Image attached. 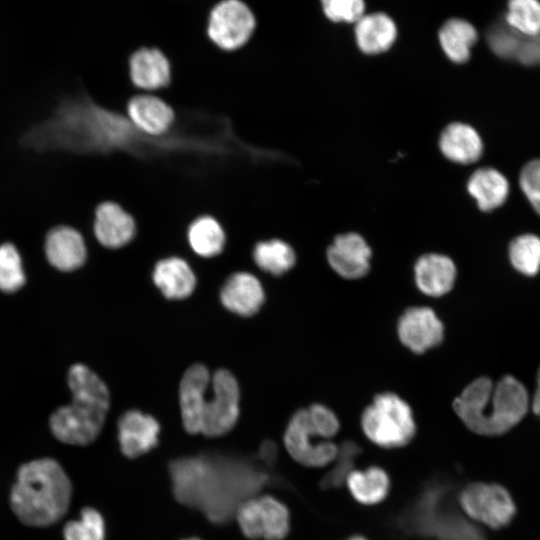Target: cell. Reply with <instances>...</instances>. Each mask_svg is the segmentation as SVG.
Listing matches in <instances>:
<instances>
[{
    "label": "cell",
    "instance_id": "18",
    "mask_svg": "<svg viewBox=\"0 0 540 540\" xmlns=\"http://www.w3.org/2000/svg\"><path fill=\"white\" fill-rule=\"evenodd\" d=\"M415 282L419 290L432 297L447 294L456 280V267L446 255H422L414 266Z\"/></svg>",
    "mask_w": 540,
    "mask_h": 540
},
{
    "label": "cell",
    "instance_id": "4",
    "mask_svg": "<svg viewBox=\"0 0 540 540\" xmlns=\"http://www.w3.org/2000/svg\"><path fill=\"white\" fill-rule=\"evenodd\" d=\"M67 381L72 402L51 414L49 428L64 444L86 446L102 431L110 406L109 390L95 372L80 363L71 366Z\"/></svg>",
    "mask_w": 540,
    "mask_h": 540
},
{
    "label": "cell",
    "instance_id": "8",
    "mask_svg": "<svg viewBox=\"0 0 540 540\" xmlns=\"http://www.w3.org/2000/svg\"><path fill=\"white\" fill-rule=\"evenodd\" d=\"M235 516L250 539L281 540L289 531V511L270 495L250 497L237 505Z\"/></svg>",
    "mask_w": 540,
    "mask_h": 540
},
{
    "label": "cell",
    "instance_id": "31",
    "mask_svg": "<svg viewBox=\"0 0 540 540\" xmlns=\"http://www.w3.org/2000/svg\"><path fill=\"white\" fill-rule=\"evenodd\" d=\"M360 453L359 446L353 441H345L338 447L335 464L323 477L321 486L323 488L340 487L352 471L355 457Z\"/></svg>",
    "mask_w": 540,
    "mask_h": 540
},
{
    "label": "cell",
    "instance_id": "27",
    "mask_svg": "<svg viewBox=\"0 0 540 540\" xmlns=\"http://www.w3.org/2000/svg\"><path fill=\"white\" fill-rule=\"evenodd\" d=\"M509 259L518 272L536 275L540 270V238L523 234L513 239L509 246Z\"/></svg>",
    "mask_w": 540,
    "mask_h": 540
},
{
    "label": "cell",
    "instance_id": "34",
    "mask_svg": "<svg viewBox=\"0 0 540 540\" xmlns=\"http://www.w3.org/2000/svg\"><path fill=\"white\" fill-rule=\"evenodd\" d=\"M519 183L528 201L540 215V159L532 160L523 167Z\"/></svg>",
    "mask_w": 540,
    "mask_h": 540
},
{
    "label": "cell",
    "instance_id": "7",
    "mask_svg": "<svg viewBox=\"0 0 540 540\" xmlns=\"http://www.w3.org/2000/svg\"><path fill=\"white\" fill-rule=\"evenodd\" d=\"M256 28L252 10L240 0H223L209 12L207 35L219 49L235 51L244 46Z\"/></svg>",
    "mask_w": 540,
    "mask_h": 540
},
{
    "label": "cell",
    "instance_id": "32",
    "mask_svg": "<svg viewBox=\"0 0 540 540\" xmlns=\"http://www.w3.org/2000/svg\"><path fill=\"white\" fill-rule=\"evenodd\" d=\"M522 37L507 24H496L487 32L490 48L496 55L505 59L517 57Z\"/></svg>",
    "mask_w": 540,
    "mask_h": 540
},
{
    "label": "cell",
    "instance_id": "38",
    "mask_svg": "<svg viewBox=\"0 0 540 540\" xmlns=\"http://www.w3.org/2000/svg\"><path fill=\"white\" fill-rule=\"evenodd\" d=\"M184 540H200L198 538H189V539H184Z\"/></svg>",
    "mask_w": 540,
    "mask_h": 540
},
{
    "label": "cell",
    "instance_id": "36",
    "mask_svg": "<svg viewBox=\"0 0 540 540\" xmlns=\"http://www.w3.org/2000/svg\"><path fill=\"white\" fill-rule=\"evenodd\" d=\"M532 409L535 414L540 416V366L537 372V388L532 400Z\"/></svg>",
    "mask_w": 540,
    "mask_h": 540
},
{
    "label": "cell",
    "instance_id": "24",
    "mask_svg": "<svg viewBox=\"0 0 540 540\" xmlns=\"http://www.w3.org/2000/svg\"><path fill=\"white\" fill-rule=\"evenodd\" d=\"M439 40L444 52L453 62L463 63L470 57V49L477 40V32L469 22L454 18L441 27Z\"/></svg>",
    "mask_w": 540,
    "mask_h": 540
},
{
    "label": "cell",
    "instance_id": "10",
    "mask_svg": "<svg viewBox=\"0 0 540 540\" xmlns=\"http://www.w3.org/2000/svg\"><path fill=\"white\" fill-rule=\"evenodd\" d=\"M397 332L404 346L424 353L442 342L444 326L431 308L411 307L400 317Z\"/></svg>",
    "mask_w": 540,
    "mask_h": 540
},
{
    "label": "cell",
    "instance_id": "37",
    "mask_svg": "<svg viewBox=\"0 0 540 540\" xmlns=\"http://www.w3.org/2000/svg\"><path fill=\"white\" fill-rule=\"evenodd\" d=\"M349 540H367V539L364 538L363 536H354V537L350 538Z\"/></svg>",
    "mask_w": 540,
    "mask_h": 540
},
{
    "label": "cell",
    "instance_id": "14",
    "mask_svg": "<svg viewBox=\"0 0 540 540\" xmlns=\"http://www.w3.org/2000/svg\"><path fill=\"white\" fill-rule=\"evenodd\" d=\"M93 232L104 247L120 248L133 239L136 223L118 203L105 200L94 209Z\"/></svg>",
    "mask_w": 540,
    "mask_h": 540
},
{
    "label": "cell",
    "instance_id": "22",
    "mask_svg": "<svg viewBox=\"0 0 540 540\" xmlns=\"http://www.w3.org/2000/svg\"><path fill=\"white\" fill-rule=\"evenodd\" d=\"M470 195L476 200L479 209L488 212L500 207L506 200L509 185L506 178L493 168L475 171L467 185Z\"/></svg>",
    "mask_w": 540,
    "mask_h": 540
},
{
    "label": "cell",
    "instance_id": "9",
    "mask_svg": "<svg viewBox=\"0 0 540 540\" xmlns=\"http://www.w3.org/2000/svg\"><path fill=\"white\" fill-rule=\"evenodd\" d=\"M459 502L471 519L494 529L507 525L515 514L511 496L497 484H470L460 493Z\"/></svg>",
    "mask_w": 540,
    "mask_h": 540
},
{
    "label": "cell",
    "instance_id": "6",
    "mask_svg": "<svg viewBox=\"0 0 540 540\" xmlns=\"http://www.w3.org/2000/svg\"><path fill=\"white\" fill-rule=\"evenodd\" d=\"M361 425L372 442L385 448L406 445L416 431L410 406L390 392L374 398L362 414Z\"/></svg>",
    "mask_w": 540,
    "mask_h": 540
},
{
    "label": "cell",
    "instance_id": "28",
    "mask_svg": "<svg viewBox=\"0 0 540 540\" xmlns=\"http://www.w3.org/2000/svg\"><path fill=\"white\" fill-rule=\"evenodd\" d=\"M506 24L525 37L540 32V2L536 0H512L505 15Z\"/></svg>",
    "mask_w": 540,
    "mask_h": 540
},
{
    "label": "cell",
    "instance_id": "1",
    "mask_svg": "<svg viewBox=\"0 0 540 540\" xmlns=\"http://www.w3.org/2000/svg\"><path fill=\"white\" fill-rule=\"evenodd\" d=\"M240 391L237 380L226 369L210 376L202 364L190 366L179 386L182 422L190 434L219 437L235 426L239 417Z\"/></svg>",
    "mask_w": 540,
    "mask_h": 540
},
{
    "label": "cell",
    "instance_id": "26",
    "mask_svg": "<svg viewBox=\"0 0 540 540\" xmlns=\"http://www.w3.org/2000/svg\"><path fill=\"white\" fill-rule=\"evenodd\" d=\"M253 258L262 270L273 275L287 272L296 261L293 248L279 239L257 243L253 251Z\"/></svg>",
    "mask_w": 540,
    "mask_h": 540
},
{
    "label": "cell",
    "instance_id": "33",
    "mask_svg": "<svg viewBox=\"0 0 540 540\" xmlns=\"http://www.w3.org/2000/svg\"><path fill=\"white\" fill-rule=\"evenodd\" d=\"M322 5L325 15L335 22H357L365 8L361 0H325Z\"/></svg>",
    "mask_w": 540,
    "mask_h": 540
},
{
    "label": "cell",
    "instance_id": "16",
    "mask_svg": "<svg viewBox=\"0 0 540 540\" xmlns=\"http://www.w3.org/2000/svg\"><path fill=\"white\" fill-rule=\"evenodd\" d=\"M129 77L136 88L152 91L168 86L171 81V65L158 48L141 47L129 58Z\"/></svg>",
    "mask_w": 540,
    "mask_h": 540
},
{
    "label": "cell",
    "instance_id": "30",
    "mask_svg": "<svg viewBox=\"0 0 540 540\" xmlns=\"http://www.w3.org/2000/svg\"><path fill=\"white\" fill-rule=\"evenodd\" d=\"M25 284L22 260L16 247L11 243L0 245V290L12 293Z\"/></svg>",
    "mask_w": 540,
    "mask_h": 540
},
{
    "label": "cell",
    "instance_id": "13",
    "mask_svg": "<svg viewBox=\"0 0 540 540\" xmlns=\"http://www.w3.org/2000/svg\"><path fill=\"white\" fill-rule=\"evenodd\" d=\"M44 248L49 263L60 271L80 268L87 257L82 234L68 224H58L49 229Z\"/></svg>",
    "mask_w": 540,
    "mask_h": 540
},
{
    "label": "cell",
    "instance_id": "15",
    "mask_svg": "<svg viewBox=\"0 0 540 540\" xmlns=\"http://www.w3.org/2000/svg\"><path fill=\"white\" fill-rule=\"evenodd\" d=\"M127 118L141 134L158 137L165 134L175 121L171 106L160 97L140 94L126 104Z\"/></svg>",
    "mask_w": 540,
    "mask_h": 540
},
{
    "label": "cell",
    "instance_id": "25",
    "mask_svg": "<svg viewBox=\"0 0 540 540\" xmlns=\"http://www.w3.org/2000/svg\"><path fill=\"white\" fill-rule=\"evenodd\" d=\"M188 241L191 248L200 256L218 255L225 245V233L220 223L212 216L195 219L188 228Z\"/></svg>",
    "mask_w": 540,
    "mask_h": 540
},
{
    "label": "cell",
    "instance_id": "35",
    "mask_svg": "<svg viewBox=\"0 0 540 540\" xmlns=\"http://www.w3.org/2000/svg\"><path fill=\"white\" fill-rule=\"evenodd\" d=\"M516 59L525 65L540 64V32L531 37H522Z\"/></svg>",
    "mask_w": 540,
    "mask_h": 540
},
{
    "label": "cell",
    "instance_id": "3",
    "mask_svg": "<svg viewBox=\"0 0 540 540\" xmlns=\"http://www.w3.org/2000/svg\"><path fill=\"white\" fill-rule=\"evenodd\" d=\"M528 404L525 387L507 375L496 385L486 377L475 379L454 400L453 408L471 431L495 436L515 426L526 414Z\"/></svg>",
    "mask_w": 540,
    "mask_h": 540
},
{
    "label": "cell",
    "instance_id": "5",
    "mask_svg": "<svg viewBox=\"0 0 540 540\" xmlns=\"http://www.w3.org/2000/svg\"><path fill=\"white\" fill-rule=\"evenodd\" d=\"M339 429L336 415L321 404L298 410L284 433L288 453L299 463L321 467L334 461L338 446L329 439Z\"/></svg>",
    "mask_w": 540,
    "mask_h": 540
},
{
    "label": "cell",
    "instance_id": "21",
    "mask_svg": "<svg viewBox=\"0 0 540 540\" xmlns=\"http://www.w3.org/2000/svg\"><path fill=\"white\" fill-rule=\"evenodd\" d=\"M396 27L383 13L363 15L355 27L359 48L367 54L381 53L391 47L396 38Z\"/></svg>",
    "mask_w": 540,
    "mask_h": 540
},
{
    "label": "cell",
    "instance_id": "29",
    "mask_svg": "<svg viewBox=\"0 0 540 540\" xmlns=\"http://www.w3.org/2000/svg\"><path fill=\"white\" fill-rule=\"evenodd\" d=\"M64 540H105V522L101 513L84 507L80 518L68 521L63 528Z\"/></svg>",
    "mask_w": 540,
    "mask_h": 540
},
{
    "label": "cell",
    "instance_id": "19",
    "mask_svg": "<svg viewBox=\"0 0 540 540\" xmlns=\"http://www.w3.org/2000/svg\"><path fill=\"white\" fill-rule=\"evenodd\" d=\"M153 280L168 299H184L192 294L196 277L188 263L178 257H170L157 262Z\"/></svg>",
    "mask_w": 540,
    "mask_h": 540
},
{
    "label": "cell",
    "instance_id": "2",
    "mask_svg": "<svg viewBox=\"0 0 540 540\" xmlns=\"http://www.w3.org/2000/svg\"><path fill=\"white\" fill-rule=\"evenodd\" d=\"M72 492V483L62 466L55 459L44 457L19 466L9 502L23 524L47 527L65 516Z\"/></svg>",
    "mask_w": 540,
    "mask_h": 540
},
{
    "label": "cell",
    "instance_id": "12",
    "mask_svg": "<svg viewBox=\"0 0 540 540\" xmlns=\"http://www.w3.org/2000/svg\"><path fill=\"white\" fill-rule=\"evenodd\" d=\"M372 252L364 238L354 232L338 235L327 249L331 268L341 277L358 279L370 268Z\"/></svg>",
    "mask_w": 540,
    "mask_h": 540
},
{
    "label": "cell",
    "instance_id": "20",
    "mask_svg": "<svg viewBox=\"0 0 540 540\" xmlns=\"http://www.w3.org/2000/svg\"><path fill=\"white\" fill-rule=\"evenodd\" d=\"M442 153L450 160L469 164L482 153V141L477 131L463 123H453L445 128L440 138Z\"/></svg>",
    "mask_w": 540,
    "mask_h": 540
},
{
    "label": "cell",
    "instance_id": "11",
    "mask_svg": "<svg viewBox=\"0 0 540 540\" xmlns=\"http://www.w3.org/2000/svg\"><path fill=\"white\" fill-rule=\"evenodd\" d=\"M117 429L120 450L128 458H136L149 452L159 441V422L139 410L123 413L118 420Z\"/></svg>",
    "mask_w": 540,
    "mask_h": 540
},
{
    "label": "cell",
    "instance_id": "23",
    "mask_svg": "<svg viewBox=\"0 0 540 540\" xmlns=\"http://www.w3.org/2000/svg\"><path fill=\"white\" fill-rule=\"evenodd\" d=\"M353 497L363 504H376L387 495L390 481L387 473L379 467L352 470L346 478Z\"/></svg>",
    "mask_w": 540,
    "mask_h": 540
},
{
    "label": "cell",
    "instance_id": "17",
    "mask_svg": "<svg viewBox=\"0 0 540 540\" xmlns=\"http://www.w3.org/2000/svg\"><path fill=\"white\" fill-rule=\"evenodd\" d=\"M220 299L229 311L241 316H251L262 306L265 294L260 281L254 275L236 272L222 286Z\"/></svg>",
    "mask_w": 540,
    "mask_h": 540
}]
</instances>
